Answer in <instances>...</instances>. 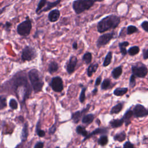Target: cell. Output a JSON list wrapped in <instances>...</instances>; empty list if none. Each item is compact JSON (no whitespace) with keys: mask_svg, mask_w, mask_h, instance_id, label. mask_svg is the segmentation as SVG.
I'll return each instance as SVG.
<instances>
[{"mask_svg":"<svg viewBox=\"0 0 148 148\" xmlns=\"http://www.w3.org/2000/svg\"><path fill=\"white\" fill-rule=\"evenodd\" d=\"M13 86L14 91L18 99H20V95H22V102H24L26 99L28 98L31 92L30 87L25 76H19L17 77L12 79Z\"/></svg>","mask_w":148,"mask_h":148,"instance_id":"obj_1","label":"cell"},{"mask_svg":"<svg viewBox=\"0 0 148 148\" xmlns=\"http://www.w3.org/2000/svg\"><path fill=\"white\" fill-rule=\"evenodd\" d=\"M120 23V17L115 14L108 15L102 18L97 25L98 32L102 33L111 29H114Z\"/></svg>","mask_w":148,"mask_h":148,"instance_id":"obj_2","label":"cell"},{"mask_svg":"<svg viewBox=\"0 0 148 148\" xmlns=\"http://www.w3.org/2000/svg\"><path fill=\"white\" fill-rule=\"evenodd\" d=\"M28 76L34 92L41 91L44 86L41 73L36 69H32L28 72Z\"/></svg>","mask_w":148,"mask_h":148,"instance_id":"obj_3","label":"cell"},{"mask_svg":"<svg viewBox=\"0 0 148 148\" xmlns=\"http://www.w3.org/2000/svg\"><path fill=\"white\" fill-rule=\"evenodd\" d=\"M92 0H75L72 3V8L76 14H79L89 10L94 5Z\"/></svg>","mask_w":148,"mask_h":148,"instance_id":"obj_4","label":"cell"},{"mask_svg":"<svg viewBox=\"0 0 148 148\" xmlns=\"http://www.w3.org/2000/svg\"><path fill=\"white\" fill-rule=\"evenodd\" d=\"M32 29V23L28 16H27L25 20L18 24L17 26V32L22 36H27L29 35Z\"/></svg>","mask_w":148,"mask_h":148,"instance_id":"obj_5","label":"cell"},{"mask_svg":"<svg viewBox=\"0 0 148 148\" xmlns=\"http://www.w3.org/2000/svg\"><path fill=\"white\" fill-rule=\"evenodd\" d=\"M37 51L36 49L31 46H25L21 52V60L23 61H30L37 57Z\"/></svg>","mask_w":148,"mask_h":148,"instance_id":"obj_6","label":"cell"},{"mask_svg":"<svg viewBox=\"0 0 148 148\" xmlns=\"http://www.w3.org/2000/svg\"><path fill=\"white\" fill-rule=\"evenodd\" d=\"M131 70L132 74H134L136 77L139 78H144L148 73V69L147 66L142 62H138L132 65Z\"/></svg>","mask_w":148,"mask_h":148,"instance_id":"obj_7","label":"cell"},{"mask_svg":"<svg viewBox=\"0 0 148 148\" xmlns=\"http://www.w3.org/2000/svg\"><path fill=\"white\" fill-rule=\"evenodd\" d=\"M114 36V32H109L101 35L99 36L97 40V47L100 48L101 47L106 45L113 38Z\"/></svg>","mask_w":148,"mask_h":148,"instance_id":"obj_8","label":"cell"},{"mask_svg":"<svg viewBox=\"0 0 148 148\" xmlns=\"http://www.w3.org/2000/svg\"><path fill=\"white\" fill-rule=\"evenodd\" d=\"M50 86L52 90L56 92H61L64 89L63 81L62 78L60 76H54L52 77L50 83Z\"/></svg>","mask_w":148,"mask_h":148,"instance_id":"obj_9","label":"cell"},{"mask_svg":"<svg viewBox=\"0 0 148 148\" xmlns=\"http://www.w3.org/2000/svg\"><path fill=\"white\" fill-rule=\"evenodd\" d=\"M132 110L134 117L135 118L143 117L148 115V109L140 104H136Z\"/></svg>","mask_w":148,"mask_h":148,"instance_id":"obj_10","label":"cell"},{"mask_svg":"<svg viewBox=\"0 0 148 148\" xmlns=\"http://www.w3.org/2000/svg\"><path fill=\"white\" fill-rule=\"evenodd\" d=\"M91 107L90 104H88L85 108H83L81 110H77L76 112H75L72 113L71 114V119L73 120V121L75 123L77 124L79 123V121L80 120L81 118L82 117L84 114L88 111Z\"/></svg>","mask_w":148,"mask_h":148,"instance_id":"obj_11","label":"cell"},{"mask_svg":"<svg viewBox=\"0 0 148 148\" xmlns=\"http://www.w3.org/2000/svg\"><path fill=\"white\" fill-rule=\"evenodd\" d=\"M77 58L75 56H71L66 64V70L69 75H71L75 70L77 63Z\"/></svg>","mask_w":148,"mask_h":148,"instance_id":"obj_12","label":"cell"},{"mask_svg":"<svg viewBox=\"0 0 148 148\" xmlns=\"http://www.w3.org/2000/svg\"><path fill=\"white\" fill-rule=\"evenodd\" d=\"M109 132V130L108 128H96L95 130H94L92 132H91V133L88 134V135L84 138V139L83 140V142H85L86 140H87L88 139H89L90 138L94 136L95 135H98V134H108Z\"/></svg>","mask_w":148,"mask_h":148,"instance_id":"obj_13","label":"cell"},{"mask_svg":"<svg viewBox=\"0 0 148 148\" xmlns=\"http://www.w3.org/2000/svg\"><path fill=\"white\" fill-rule=\"evenodd\" d=\"M60 17V11L57 9L51 10L48 14V20L51 23H54L58 20Z\"/></svg>","mask_w":148,"mask_h":148,"instance_id":"obj_14","label":"cell"},{"mask_svg":"<svg viewBox=\"0 0 148 148\" xmlns=\"http://www.w3.org/2000/svg\"><path fill=\"white\" fill-rule=\"evenodd\" d=\"M62 0H56L54 2H49L47 1V5H46V7H45L44 8H43L39 13L38 14H39L40 13H41L42 12H47L49 10H50L51 9L53 8L54 7H56V6H57Z\"/></svg>","mask_w":148,"mask_h":148,"instance_id":"obj_15","label":"cell"},{"mask_svg":"<svg viewBox=\"0 0 148 148\" xmlns=\"http://www.w3.org/2000/svg\"><path fill=\"white\" fill-rule=\"evenodd\" d=\"M132 117H134L133 110H131V109H128L123 117L124 120V123L126 126H128L131 123V119Z\"/></svg>","mask_w":148,"mask_h":148,"instance_id":"obj_16","label":"cell"},{"mask_svg":"<svg viewBox=\"0 0 148 148\" xmlns=\"http://www.w3.org/2000/svg\"><path fill=\"white\" fill-rule=\"evenodd\" d=\"M124 123V120L123 117L121 119H113L109 122V125L113 128H118L121 127L123 123Z\"/></svg>","mask_w":148,"mask_h":148,"instance_id":"obj_17","label":"cell"},{"mask_svg":"<svg viewBox=\"0 0 148 148\" xmlns=\"http://www.w3.org/2000/svg\"><path fill=\"white\" fill-rule=\"evenodd\" d=\"M98 64L95 63V64H91L89 65V66L87 68V74L88 77H91L94 73L96 72L98 68Z\"/></svg>","mask_w":148,"mask_h":148,"instance_id":"obj_18","label":"cell"},{"mask_svg":"<svg viewBox=\"0 0 148 148\" xmlns=\"http://www.w3.org/2000/svg\"><path fill=\"white\" fill-rule=\"evenodd\" d=\"M94 117H95L94 115L92 113L84 114L82 119V123H83L84 124L88 125V124H91L94 121Z\"/></svg>","mask_w":148,"mask_h":148,"instance_id":"obj_19","label":"cell"},{"mask_svg":"<svg viewBox=\"0 0 148 148\" xmlns=\"http://www.w3.org/2000/svg\"><path fill=\"white\" fill-rule=\"evenodd\" d=\"M123 72V69H122V66H119L117 67L114 68L112 72V76L114 79H117L122 74Z\"/></svg>","mask_w":148,"mask_h":148,"instance_id":"obj_20","label":"cell"},{"mask_svg":"<svg viewBox=\"0 0 148 148\" xmlns=\"http://www.w3.org/2000/svg\"><path fill=\"white\" fill-rule=\"evenodd\" d=\"M59 68L58 64L57 62L54 61H51L48 66V71L50 74H53L56 72Z\"/></svg>","mask_w":148,"mask_h":148,"instance_id":"obj_21","label":"cell"},{"mask_svg":"<svg viewBox=\"0 0 148 148\" xmlns=\"http://www.w3.org/2000/svg\"><path fill=\"white\" fill-rule=\"evenodd\" d=\"M123 105H124V102L118 103L117 104L113 106L111 108L110 113L112 114H117V113H120L121 111V110L123 109Z\"/></svg>","mask_w":148,"mask_h":148,"instance_id":"obj_22","label":"cell"},{"mask_svg":"<svg viewBox=\"0 0 148 148\" xmlns=\"http://www.w3.org/2000/svg\"><path fill=\"white\" fill-rule=\"evenodd\" d=\"M28 136V125L27 123H25L23 127V130L21 131V139L22 142H25Z\"/></svg>","mask_w":148,"mask_h":148,"instance_id":"obj_23","label":"cell"},{"mask_svg":"<svg viewBox=\"0 0 148 148\" xmlns=\"http://www.w3.org/2000/svg\"><path fill=\"white\" fill-rule=\"evenodd\" d=\"M128 91L127 87H118L113 91V94L117 97H121L125 94Z\"/></svg>","mask_w":148,"mask_h":148,"instance_id":"obj_24","label":"cell"},{"mask_svg":"<svg viewBox=\"0 0 148 148\" xmlns=\"http://www.w3.org/2000/svg\"><path fill=\"white\" fill-rule=\"evenodd\" d=\"M129 42L127 41H124L123 42H120L119 43V47L120 48V53L123 56H125L127 53H128V50H127L126 49V47L128 46L129 45Z\"/></svg>","mask_w":148,"mask_h":148,"instance_id":"obj_25","label":"cell"},{"mask_svg":"<svg viewBox=\"0 0 148 148\" xmlns=\"http://www.w3.org/2000/svg\"><path fill=\"white\" fill-rule=\"evenodd\" d=\"M76 132L78 135H82L84 136V138L86 137L88 135V132L87 131H86V128L81 125H78L77 126L76 128Z\"/></svg>","mask_w":148,"mask_h":148,"instance_id":"obj_26","label":"cell"},{"mask_svg":"<svg viewBox=\"0 0 148 148\" xmlns=\"http://www.w3.org/2000/svg\"><path fill=\"white\" fill-rule=\"evenodd\" d=\"M125 138H126V134L124 131H122L119 133H117L113 136V139L114 140L120 142L124 141L125 139Z\"/></svg>","mask_w":148,"mask_h":148,"instance_id":"obj_27","label":"cell"},{"mask_svg":"<svg viewBox=\"0 0 148 148\" xmlns=\"http://www.w3.org/2000/svg\"><path fill=\"white\" fill-rule=\"evenodd\" d=\"M36 134L38 135V136L39 137H40V138H42V137H44L46 135L45 134V132L41 130V128H40V121L39 120L37 123H36Z\"/></svg>","mask_w":148,"mask_h":148,"instance_id":"obj_28","label":"cell"},{"mask_svg":"<svg viewBox=\"0 0 148 148\" xmlns=\"http://www.w3.org/2000/svg\"><path fill=\"white\" fill-rule=\"evenodd\" d=\"M112 59V52L111 51H109L108 52V53L104 59V61L103 62V66L104 67L108 66L111 63Z\"/></svg>","mask_w":148,"mask_h":148,"instance_id":"obj_29","label":"cell"},{"mask_svg":"<svg viewBox=\"0 0 148 148\" xmlns=\"http://www.w3.org/2000/svg\"><path fill=\"white\" fill-rule=\"evenodd\" d=\"M108 143V137L107 135L103 134L102 135L98 140V144L100 146H104Z\"/></svg>","mask_w":148,"mask_h":148,"instance_id":"obj_30","label":"cell"},{"mask_svg":"<svg viewBox=\"0 0 148 148\" xmlns=\"http://www.w3.org/2000/svg\"><path fill=\"white\" fill-rule=\"evenodd\" d=\"M92 54L90 52H87L83 55L82 57V60L86 64L88 65L91 63L92 61Z\"/></svg>","mask_w":148,"mask_h":148,"instance_id":"obj_31","label":"cell"},{"mask_svg":"<svg viewBox=\"0 0 148 148\" xmlns=\"http://www.w3.org/2000/svg\"><path fill=\"white\" fill-rule=\"evenodd\" d=\"M47 0H40L37 5L36 9L35 10V12L36 14H39V12L45 8V6L47 5Z\"/></svg>","mask_w":148,"mask_h":148,"instance_id":"obj_32","label":"cell"},{"mask_svg":"<svg viewBox=\"0 0 148 148\" xmlns=\"http://www.w3.org/2000/svg\"><path fill=\"white\" fill-rule=\"evenodd\" d=\"M110 85H111V80L108 78H106L102 82L101 88V90H107L110 87Z\"/></svg>","mask_w":148,"mask_h":148,"instance_id":"obj_33","label":"cell"},{"mask_svg":"<svg viewBox=\"0 0 148 148\" xmlns=\"http://www.w3.org/2000/svg\"><path fill=\"white\" fill-rule=\"evenodd\" d=\"M139 52V48L137 46H134L129 48L128 50V53L130 56H133L137 54Z\"/></svg>","mask_w":148,"mask_h":148,"instance_id":"obj_34","label":"cell"},{"mask_svg":"<svg viewBox=\"0 0 148 148\" xmlns=\"http://www.w3.org/2000/svg\"><path fill=\"white\" fill-rule=\"evenodd\" d=\"M137 32H138V29L135 25H130L127 28V35H131V34L136 33Z\"/></svg>","mask_w":148,"mask_h":148,"instance_id":"obj_35","label":"cell"},{"mask_svg":"<svg viewBox=\"0 0 148 148\" xmlns=\"http://www.w3.org/2000/svg\"><path fill=\"white\" fill-rule=\"evenodd\" d=\"M9 105L10 108L13 110H16L18 108V102L14 98H11L9 101Z\"/></svg>","mask_w":148,"mask_h":148,"instance_id":"obj_36","label":"cell"},{"mask_svg":"<svg viewBox=\"0 0 148 148\" xmlns=\"http://www.w3.org/2000/svg\"><path fill=\"white\" fill-rule=\"evenodd\" d=\"M87 88L86 87H83L81 91V92L79 95V101L82 103L84 102L86 99V91Z\"/></svg>","mask_w":148,"mask_h":148,"instance_id":"obj_37","label":"cell"},{"mask_svg":"<svg viewBox=\"0 0 148 148\" xmlns=\"http://www.w3.org/2000/svg\"><path fill=\"white\" fill-rule=\"evenodd\" d=\"M7 102H6V98L5 97L1 96L0 97V109L2 110L5 108L6 107Z\"/></svg>","mask_w":148,"mask_h":148,"instance_id":"obj_38","label":"cell"},{"mask_svg":"<svg viewBox=\"0 0 148 148\" xmlns=\"http://www.w3.org/2000/svg\"><path fill=\"white\" fill-rule=\"evenodd\" d=\"M136 76L132 74L130 78V82H129V85L131 88H134L136 85Z\"/></svg>","mask_w":148,"mask_h":148,"instance_id":"obj_39","label":"cell"},{"mask_svg":"<svg viewBox=\"0 0 148 148\" xmlns=\"http://www.w3.org/2000/svg\"><path fill=\"white\" fill-rule=\"evenodd\" d=\"M141 27L142 28V29L145 31L146 32H148V21H143L141 24H140Z\"/></svg>","mask_w":148,"mask_h":148,"instance_id":"obj_40","label":"cell"},{"mask_svg":"<svg viewBox=\"0 0 148 148\" xmlns=\"http://www.w3.org/2000/svg\"><path fill=\"white\" fill-rule=\"evenodd\" d=\"M56 131V122L49 128V133L50 135H53Z\"/></svg>","mask_w":148,"mask_h":148,"instance_id":"obj_41","label":"cell"},{"mask_svg":"<svg viewBox=\"0 0 148 148\" xmlns=\"http://www.w3.org/2000/svg\"><path fill=\"white\" fill-rule=\"evenodd\" d=\"M11 27H12V23L9 21H6L4 24V28L6 31H10V29Z\"/></svg>","mask_w":148,"mask_h":148,"instance_id":"obj_42","label":"cell"},{"mask_svg":"<svg viewBox=\"0 0 148 148\" xmlns=\"http://www.w3.org/2000/svg\"><path fill=\"white\" fill-rule=\"evenodd\" d=\"M34 148H43L44 147V143L43 142H38L35 145Z\"/></svg>","mask_w":148,"mask_h":148,"instance_id":"obj_43","label":"cell"},{"mask_svg":"<svg viewBox=\"0 0 148 148\" xmlns=\"http://www.w3.org/2000/svg\"><path fill=\"white\" fill-rule=\"evenodd\" d=\"M101 80H102V76H101V75H100V76H99L98 77H97V78L96 79L95 82V86H99V85L101 83Z\"/></svg>","mask_w":148,"mask_h":148,"instance_id":"obj_44","label":"cell"},{"mask_svg":"<svg viewBox=\"0 0 148 148\" xmlns=\"http://www.w3.org/2000/svg\"><path fill=\"white\" fill-rule=\"evenodd\" d=\"M134 147V145L132 143H131L130 141H127L123 145V147Z\"/></svg>","mask_w":148,"mask_h":148,"instance_id":"obj_45","label":"cell"},{"mask_svg":"<svg viewBox=\"0 0 148 148\" xmlns=\"http://www.w3.org/2000/svg\"><path fill=\"white\" fill-rule=\"evenodd\" d=\"M143 57L145 60L148 59V49L143 50Z\"/></svg>","mask_w":148,"mask_h":148,"instance_id":"obj_46","label":"cell"},{"mask_svg":"<svg viewBox=\"0 0 148 148\" xmlns=\"http://www.w3.org/2000/svg\"><path fill=\"white\" fill-rule=\"evenodd\" d=\"M77 43L76 42H73V43H72V48L74 49V50H76L77 49Z\"/></svg>","mask_w":148,"mask_h":148,"instance_id":"obj_47","label":"cell"},{"mask_svg":"<svg viewBox=\"0 0 148 148\" xmlns=\"http://www.w3.org/2000/svg\"><path fill=\"white\" fill-rule=\"evenodd\" d=\"M97 92H98V89H97V88H95L92 90V95H95L97 93Z\"/></svg>","mask_w":148,"mask_h":148,"instance_id":"obj_48","label":"cell"},{"mask_svg":"<svg viewBox=\"0 0 148 148\" xmlns=\"http://www.w3.org/2000/svg\"><path fill=\"white\" fill-rule=\"evenodd\" d=\"M92 1L95 2H102V1H103L104 0H92Z\"/></svg>","mask_w":148,"mask_h":148,"instance_id":"obj_49","label":"cell"}]
</instances>
